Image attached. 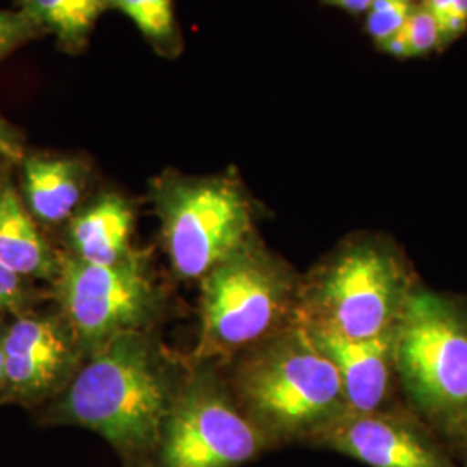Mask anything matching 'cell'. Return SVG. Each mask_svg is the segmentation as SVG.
I'll return each instance as SVG.
<instances>
[{
	"instance_id": "22",
	"label": "cell",
	"mask_w": 467,
	"mask_h": 467,
	"mask_svg": "<svg viewBox=\"0 0 467 467\" xmlns=\"http://www.w3.org/2000/svg\"><path fill=\"white\" fill-rule=\"evenodd\" d=\"M0 160L7 161H23L25 150L16 130L0 117Z\"/></svg>"
},
{
	"instance_id": "1",
	"label": "cell",
	"mask_w": 467,
	"mask_h": 467,
	"mask_svg": "<svg viewBox=\"0 0 467 467\" xmlns=\"http://www.w3.org/2000/svg\"><path fill=\"white\" fill-rule=\"evenodd\" d=\"M184 379L150 331L125 334L90 355L42 420L90 430L125 467H150Z\"/></svg>"
},
{
	"instance_id": "3",
	"label": "cell",
	"mask_w": 467,
	"mask_h": 467,
	"mask_svg": "<svg viewBox=\"0 0 467 467\" xmlns=\"http://www.w3.org/2000/svg\"><path fill=\"white\" fill-rule=\"evenodd\" d=\"M200 283L201 362L235 360L298 322L303 283L258 237Z\"/></svg>"
},
{
	"instance_id": "10",
	"label": "cell",
	"mask_w": 467,
	"mask_h": 467,
	"mask_svg": "<svg viewBox=\"0 0 467 467\" xmlns=\"http://www.w3.org/2000/svg\"><path fill=\"white\" fill-rule=\"evenodd\" d=\"M368 467H453L416 420L389 410H345L306 441Z\"/></svg>"
},
{
	"instance_id": "11",
	"label": "cell",
	"mask_w": 467,
	"mask_h": 467,
	"mask_svg": "<svg viewBox=\"0 0 467 467\" xmlns=\"http://www.w3.org/2000/svg\"><path fill=\"white\" fill-rule=\"evenodd\" d=\"M308 333L337 370L348 410L364 414L381 410L389 395L393 372H397V327L370 339H347L334 334Z\"/></svg>"
},
{
	"instance_id": "8",
	"label": "cell",
	"mask_w": 467,
	"mask_h": 467,
	"mask_svg": "<svg viewBox=\"0 0 467 467\" xmlns=\"http://www.w3.org/2000/svg\"><path fill=\"white\" fill-rule=\"evenodd\" d=\"M52 283L61 317L88 357L119 336L150 331L163 310L161 291L137 253L117 265L61 254Z\"/></svg>"
},
{
	"instance_id": "21",
	"label": "cell",
	"mask_w": 467,
	"mask_h": 467,
	"mask_svg": "<svg viewBox=\"0 0 467 467\" xmlns=\"http://www.w3.org/2000/svg\"><path fill=\"white\" fill-rule=\"evenodd\" d=\"M25 279L0 264V314H21L28 303Z\"/></svg>"
},
{
	"instance_id": "16",
	"label": "cell",
	"mask_w": 467,
	"mask_h": 467,
	"mask_svg": "<svg viewBox=\"0 0 467 467\" xmlns=\"http://www.w3.org/2000/svg\"><path fill=\"white\" fill-rule=\"evenodd\" d=\"M111 9L130 17L154 46L170 49L177 44L173 0H111Z\"/></svg>"
},
{
	"instance_id": "17",
	"label": "cell",
	"mask_w": 467,
	"mask_h": 467,
	"mask_svg": "<svg viewBox=\"0 0 467 467\" xmlns=\"http://www.w3.org/2000/svg\"><path fill=\"white\" fill-rule=\"evenodd\" d=\"M440 32L433 15L420 4L399 34L384 42L386 52L399 57H416L440 47Z\"/></svg>"
},
{
	"instance_id": "24",
	"label": "cell",
	"mask_w": 467,
	"mask_h": 467,
	"mask_svg": "<svg viewBox=\"0 0 467 467\" xmlns=\"http://www.w3.org/2000/svg\"><path fill=\"white\" fill-rule=\"evenodd\" d=\"M334 5L345 9V11H350V13H364L368 11L372 0H327Z\"/></svg>"
},
{
	"instance_id": "20",
	"label": "cell",
	"mask_w": 467,
	"mask_h": 467,
	"mask_svg": "<svg viewBox=\"0 0 467 467\" xmlns=\"http://www.w3.org/2000/svg\"><path fill=\"white\" fill-rule=\"evenodd\" d=\"M35 30L36 26L32 19L21 11L13 13L0 9V59L11 50L16 49L25 40L32 38Z\"/></svg>"
},
{
	"instance_id": "4",
	"label": "cell",
	"mask_w": 467,
	"mask_h": 467,
	"mask_svg": "<svg viewBox=\"0 0 467 467\" xmlns=\"http://www.w3.org/2000/svg\"><path fill=\"white\" fill-rule=\"evenodd\" d=\"M416 291L393 244L376 235L347 241L301 284L298 324L314 333L370 339L397 327Z\"/></svg>"
},
{
	"instance_id": "13",
	"label": "cell",
	"mask_w": 467,
	"mask_h": 467,
	"mask_svg": "<svg viewBox=\"0 0 467 467\" xmlns=\"http://www.w3.org/2000/svg\"><path fill=\"white\" fill-rule=\"evenodd\" d=\"M23 201L35 220L61 223L77 213L87 184L82 161L59 156H25Z\"/></svg>"
},
{
	"instance_id": "25",
	"label": "cell",
	"mask_w": 467,
	"mask_h": 467,
	"mask_svg": "<svg viewBox=\"0 0 467 467\" xmlns=\"http://www.w3.org/2000/svg\"><path fill=\"white\" fill-rule=\"evenodd\" d=\"M5 378H4V331H0V397H4Z\"/></svg>"
},
{
	"instance_id": "19",
	"label": "cell",
	"mask_w": 467,
	"mask_h": 467,
	"mask_svg": "<svg viewBox=\"0 0 467 467\" xmlns=\"http://www.w3.org/2000/svg\"><path fill=\"white\" fill-rule=\"evenodd\" d=\"M422 5L436 19L441 46L466 32L467 0H422Z\"/></svg>"
},
{
	"instance_id": "14",
	"label": "cell",
	"mask_w": 467,
	"mask_h": 467,
	"mask_svg": "<svg viewBox=\"0 0 467 467\" xmlns=\"http://www.w3.org/2000/svg\"><path fill=\"white\" fill-rule=\"evenodd\" d=\"M0 264L23 279L54 281L61 268V254L52 251L11 185L0 187Z\"/></svg>"
},
{
	"instance_id": "5",
	"label": "cell",
	"mask_w": 467,
	"mask_h": 467,
	"mask_svg": "<svg viewBox=\"0 0 467 467\" xmlns=\"http://www.w3.org/2000/svg\"><path fill=\"white\" fill-rule=\"evenodd\" d=\"M152 201L170 265L184 281H201L256 239L253 202L235 177L165 173Z\"/></svg>"
},
{
	"instance_id": "2",
	"label": "cell",
	"mask_w": 467,
	"mask_h": 467,
	"mask_svg": "<svg viewBox=\"0 0 467 467\" xmlns=\"http://www.w3.org/2000/svg\"><path fill=\"white\" fill-rule=\"evenodd\" d=\"M231 389L274 447L306 443L348 409L333 362L298 322L237 357Z\"/></svg>"
},
{
	"instance_id": "23",
	"label": "cell",
	"mask_w": 467,
	"mask_h": 467,
	"mask_svg": "<svg viewBox=\"0 0 467 467\" xmlns=\"http://www.w3.org/2000/svg\"><path fill=\"white\" fill-rule=\"evenodd\" d=\"M71 4L92 25L104 11L111 9V0H71Z\"/></svg>"
},
{
	"instance_id": "18",
	"label": "cell",
	"mask_w": 467,
	"mask_h": 467,
	"mask_svg": "<svg viewBox=\"0 0 467 467\" xmlns=\"http://www.w3.org/2000/svg\"><path fill=\"white\" fill-rule=\"evenodd\" d=\"M414 9L412 0H372L368 11V34L383 46L386 40L400 32Z\"/></svg>"
},
{
	"instance_id": "15",
	"label": "cell",
	"mask_w": 467,
	"mask_h": 467,
	"mask_svg": "<svg viewBox=\"0 0 467 467\" xmlns=\"http://www.w3.org/2000/svg\"><path fill=\"white\" fill-rule=\"evenodd\" d=\"M21 13L32 19L36 28L57 35L67 46H80L92 28L71 4V0H19Z\"/></svg>"
},
{
	"instance_id": "12",
	"label": "cell",
	"mask_w": 467,
	"mask_h": 467,
	"mask_svg": "<svg viewBox=\"0 0 467 467\" xmlns=\"http://www.w3.org/2000/svg\"><path fill=\"white\" fill-rule=\"evenodd\" d=\"M134 208L115 192L100 194L69 218L71 254L94 265H117L132 258Z\"/></svg>"
},
{
	"instance_id": "9",
	"label": "cell",
	"mask_w": 467,
	"mask_h": 467,
	"mask_svg": "<svg viewBox=\"0 0 467 467\" xmlns=\"http://www.w3.org/2000/svg\"><path fill=\"white\" fill-rule=\"evenodd\" d=\"M82 357L65 318L19 314L4 331V399L35 403L59 395Z\"/></svg>"
},
{
	"instance_id": "6",
	"label": "cell",
	"mask_w": 467,
	"mask_h": 467,
	"mask_svg": "<svg viewBox=\"0 0 467 467\" xmlns=\"http://www.w3.org/2000/svg\"><path fill=\"white\" fill-rule=\"evenodd\" d=\"M395 368L419 412L467 436V317L451 300L416 289L397 324Z\"/></svg>"
},
{
	"instance_id": "7",
	"label": "cell",
	"mask_w": 467,
	"mask_h": 467,
	"mask_svg": "<svg viewBox=\"0 0 467 467\" xmlns=\"http://www.w3.org/2000/svg\"><path fill=\"white\" fill-rule=\"evenodd\" d=\"M274 449L208 362L185 374L150 467H243Z\"/></svg>"
}]
</instances>
